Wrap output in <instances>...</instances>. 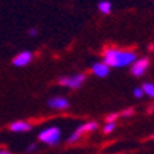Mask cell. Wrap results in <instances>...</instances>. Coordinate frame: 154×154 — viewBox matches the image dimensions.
<instances>
[{"label":"cell","mask_w":154,"mask_h":154,"mask_svg":"<svg viewBox=\"0 0 154 154\" xmlns=\"http://www.w3.org/2000/svg\"><path fill=\"white\" fill-rule=\"evenodd\" d=\"M137 60L136 52L126 51V50H117L115 47H107L103 51V62L109 68H122V66H130Z\"/></svg>","instance_id":"1"},{"label":"cell","mask_w":154,"mask_h":154,"mask_svg":"<svg viewBox=\"0 0 154 154\" xmlns=\"http://www.w3.org/2000/svg\"><path fill=\"white\" fill-rule=\"evenodd\" d=\"M38 140L42 141L44 144H48V146H57L60 143L61 140V130L60 127H55V126H51V127H47L38 133Z\"/></svg>","instance_id":"2"},{"label":"cell","mask_w":154,"mask_h":154,"mask_svg":"<svg viewBox=\"0 0 154 154\" xmlns=\"http://www.w3.org/2000/svg\"><path fill=\"white\" fill-rule=\"evenodd\" d=\"M85 81H86V75L85 74H75V75H71V76L60 78L58 84L61 86H65V88H69V89H78L84 85Z\"/></svg>","instance_id":"3"},{"label":"cell","mask_w":154,"mask_h":154,"mask_svg":"<svg viewBox=\"0 0 154 154\" xmlns=\"http://www.w3.org/2000/svg\"><path fill=\"white\" fill-rule=\"evenodd\" d=\"M130 66H131L130 68L131 75H134V76H143L146 74V71L149 69L150 61H149V58H137Z\"/></svg>","instance_id":"4"},{"label":"cell","mask_w":154,"mask_h":154,"mask_svg":"<svg viewBox=\"0 0 154 154\" xmlns=\"http://www.w3.org/2000/svg\"><path fill=\"white\" fill-rule=\"evenodd\" d=\"M33 58H34V55H33V52L31 51H21L13 58L11 64H13L14 66L23 68V66H27L28 64L33 61Z\"/></svg>","instance_id":"5"},{"label":"cell","mask_w":154,"mask_h":154,"mask_svg":"<svg viewBox=\"0 0 154 154\" xmlns=\"http://www.w3.org/2000/svg\"><path fill=\"white\" fill-rule=\"evenodd\" d=\"M48 106L55 110H66L69 107V100L64 96H52L48 99Z\"/></svg>","instance_id":"6"},{"label":"cell","mask_w":154,"mask_h":154,"mask_svg":"<svg viewBox=\"0 0 154 154\" xmlns=\"http://www.w3.org/2000/svg\"><path fill=\"white\" fill-rule=\"evenodd\" d=\"M31 129H33V125L26 120H16L10 125V130L14 133H26V131H30Z\"/></svg>","instance_id":"7"},{"label":"cell","mask_w":154,"mask_h":154,"mask_svg":"<svg viewBox=\"0 0 154 154\" xmlns=\"http://www.w3.org/2000/svg\"><path fill=\"white\" fill-rule=\"evenodd\" d=\"M91 69H92V74L95 76H98V78H106L107 75H109V72H110V68L103 61L102 62H95Z\"/></svg>","instance_id":"8"},{"label":"cell","mask_w":154,"mask_h":154,"mask_svg":"<svg viewBox=\"0 0 154 154\" xmlns=\"http://www.w3.org/2000/svg\"><path fill=\"white\" fill-rule=\"evenodd\" d=\"M98 122H86V123H84V125H81V126H78L76 129L82 133V134H86V133H92V131L98 130Z\"/></svg>","instance_id":"9"},{"label":"cell","mask_w":154,"mask_h":154,"mask_svg":"<svg viewBox=\"0 0 154 154\" xmlns=\"http://www.w3.org/2000/svg\"><path fill=\"white\" fill-rule=\"evenodd\" d=\"M98 10L102 14H110L112 13V3L107 0H100L98 3Z\"/></svg>","instance_id":"10"},{"label":"cell","mask_w":154,"mask_h":154,"mask_svg":"<svg viewBox=\"0 0 154 154\" xmlns=\"http://www.w3.org/2000/svg\"><path fill=\"white\" fill-rule=\"evenodd\" d=\"M141 89H143L144 95H147L149 98L154 99V84H151V82H146V84H143Z\"/></svg>","instance_id":"11"},{"label":"cell","mask_w":154,"mask_h":154,"mask_svg":"<svg viewBox=\"0 0 154 154\" xmlns=\"http://www.w3.org/2000/svg\"><path fill=\"white\" fill-rule=\"evenodd\" d=\"M82 136H84V134H82L78 129H75V131L69 136V137H68V140H66V141H68L69 144H74V143H76V141H79L81 139H82Z\"/></svg>","instance_id":"12"},{"label":"cell","mask_w":154,"mask_h":154,"mask_svg":"<svg viewBox=\"0 0 154 154\" xmlns=\"http://www.w3.org/2000/svg\"><path fill=\"white\" fill-rule=\"evenodd\" d=\"M115 129H116V122H106V125L103 126V131H105L106 134L112 133Z\"/></svg>","instance_id":"13"},{"label":"cell","mask_w":154,"mask_h":154,"mask_svg":"<svg viewBox=\"0 0 154 154\" xmlns=\"http://www.w3.org/2000/svg\"><path fill=\"white\" fill-rule=\"evenodd\" d=\"M120 116H123V117H130V116H133L134 115V109L133 107H127V109H125L122 113H119Z\"/></svg>","instance_id":"14"},{"label":"cell","mask_w":154,"mask_h":154,"mask_svg":"<svg viewBox=\"0 0 154 154\" xmlns=\"http://www.w3.org/2000/svg\"><path fill=\"white\" fill-rule=\"evenodd\" d=\"M133 95H134L136 98H143V96H144V92H143V89L141 88H136L134 91H133Z\"/></svg>","instance_id":"15"},{"label":"cell","mask_w":154,"mask_h":154,"mask_svg":"<svg viewBox=\"0 0 154 154\" xmlns=\"http://www.w3.org/2000/svg\"><path fill=\"white\" fill-rule=\"evenodd\" d=\"M120 116L119 113H110V115H107L106 116V122H116V119Z\"/></svg>","instance_id":"16"},{"label":"cell","mask_w":154,"mask_h":154,"mask_svg":"<svg viewBox=\"0 0 154 154\" xmlns=\"http://www.w3.org/2000/svg\"><path fill=\"white\" fill-rule=\"evenodd\" d=\"M28 34H30V37H35V35H37V28H30V30H28Z\"/></svg>","instance_id":"17"},{"label":"cell","mask_w":154,"mask_h":154,"mask_svg":"<svg viewBox=\"0 0 154 154\" xmlns=\"http://www.w3.org/2000/svg\"><path fill=\"white\" fill-rule=\"evenodd\" d=\"M34 150H37V144H30L27 147V151H34Z\"/></svg>","instance_id":"18"},{"label":"cell","mask_w":154,"mask_h":154,"mask_svg":"<svg viewBox=\"0 0 154 154\" xmlns=\"http://www.w3.org/2000/svg\"><path fill=\"white\" fill-rule=\"evenodd\" d=\"M0 154H11V153L7 151V150H0Z\"/></svg>","instance_id":"19"},{"label":"cell","mask_w":154,"mask_h":154,"mask_svg":"<svg viewBox=\"0 0 154 154\" xmlns=\"http://www.w3.org/2000/svg\"><path fill=\"white\" fill-rule=\"evenodd\" d=\"M154 110V105H151V107H150V112H153Z\"/></svg>","instance_id":"20"},{"label":"cell","mask_w":154,"mask_h":154,"mask_svg":"<svg viewBox=\"0 0 154 154\" xmlns=\"http://www.w3.org/2000/svg\"><path fill=\"white\" fill-rule=\"evenodd\" d=\"M151 139H153V140H154V133H153V134H151Z\"/></svg>","instance_id":"21"}]
</instances>
